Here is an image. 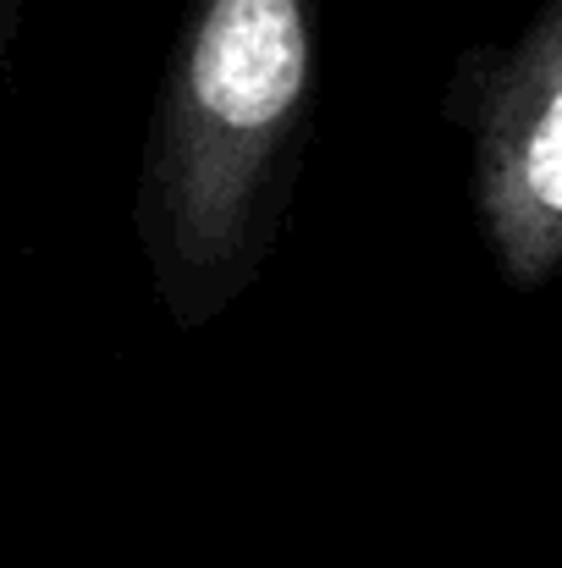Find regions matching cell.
<instances>
[{
    "instance_id": "3957f363",
    "label": "cell",
    "mask_w": 562,
    "mask_h": 568,
    "mask_svg": "<svg viewBox=\"0 0 562 568\" xmlns=\"http://www.w3.org/2000/svg\"><path fill=\"white\" fill-rule=\"evenodd\" d=\"M22 11H28V0H0V83H6V61H11V44H17V28H22Z\"/></svg>"
},
{
    "instance_id": "7a4b0ae2",
    "label": "cell",
    "mask_w": 562,
    "mask_h": 568,
    "mask_svg": "<svg viewBox=\"0 0 562 568\" xmlns=\"http://www.w3.org/2000/svg\"><path fill=\"white\" fill-rule=\"evenodd\" d=\"M441 116L469 144V204L508 293L562 271V0H541L508 44H463Z\"/></svg>"
},
{
    "instance_id": "6da1fadb",
    "label": "cell",
    "mask_w": 562,
    "mask_h": 568,
    "mask_svg": "<svg viewBox=\"0 0 562 568\" xmlns=\"http://www.w3.org/2000/svg\"><path fill=\"white\" fill-rule=\"evenodd\" d=\"M320 89V0H187L155 83L133 237L177 332L221 321L298 204Z\"/></svg>"
}]
</instances>
